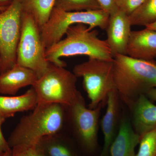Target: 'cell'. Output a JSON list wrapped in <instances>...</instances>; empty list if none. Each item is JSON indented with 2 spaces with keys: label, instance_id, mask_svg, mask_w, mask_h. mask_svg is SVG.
Returning <instances> with one entry per match:
<instances>
[{
  "label": "cell",
  "instance_id": "6da1fadb",
  "mask_svg": "<svg viewBox=\"0 0 156 156\" xmlns=\"http://www.w3.org/2000/svg\"><path fill=\"white\" fill-rule=\"evenodd\" d=\"M113 64L116 91L128 108L140 95L156 88V62L154 60L118 54L114 56Z\"/></svg>",
  "mask_w": 156,
  "mask_h": 156
},
{
  "label": "cell",
  "instance_id": "7a4b0ae2",
  "mask_svg": "<svg viewBox=\"0 0 156 156\" xmlns=\"http://www.w3.org/2000/svg\"><path fill=\"white\" fill-rule=\"evenodd\" d=\"M97 30H90L85 24L71 26L66 31L65 38L46 49V59L50 63L64 67L66 64L60 59L61 57L82 55L113 61L114 56L107 42L99 38Z\"/></svg>",
  "mask_w": 156,
  "mask_h": 156
},
{
  "label": "cell",
  "instance_id": "3957f363",
  "mask_svg": "<svg viewBox=\"0 0 156 156\" xmlns=\"http://www.w3.org/2000/svg\"><path fill=\"white\" fill-rule=\"evenodd\" d=\"M29 115L21 118L8 140L10 147L37 145L44 136L60 133L66 121V107L38 103Z\"/></svg>",
  "mask_w": 156,
  "mask_h": 156
},
{
  "label": "cell",
  "instance_id": "277c9868",
  "mask_svg": "<svg viewBox=\"0 0 156 156\" xmlns=\"http://www.w3.org/2000/svg\"><path fill=\"white\" fill-rule=\"evenodd\" d=\"M110 14L102 10L65 11L54 8L47 23L41 29V36L45 48L59 41L68 29L78 23L88 25L90 30L95 27L106 30Z\"/></svg>",
  "mask_w": 156,
  "mask_h": 156
},
{
  "label": "cell",
  "instance_id": "5b68a950",
  "mask_svg": "<svg viewBox=\"0 0 156 156\" xmlns=\"http://www.w3.org/2000/svg\"><path fill=\"white\" fill-rule=\"evenodd\" d=\"M77 77L65 67L50 63L45 73L36 81L32 88L38 103L70 105L80 91L76 88Z\"/></svg>",
  "mask_w": 156,
  "mask_h": 156
},
{
  "label": "cell",
  "instance_id": "8992f818",
  "mask_svg": "<svg viewBox=\"0 0 156 156\" xmlns=\"http://www.w3.org/2000/svg\"><path fill=\"white\" fill-rule=\"evenodd\" d=\"M113 61L89 58L73 68V72L76 76L83 78V87L90 101L89 108L103 106L106 104L108 94L116 91Z\"/></svg>",
  "mask_w": 156,
  "mask_h": 156
},
{
  "label": "cell",
  "instance_id": "52a82bcc",
  "mask_svg": "<svg viewBox=\"0 0 156 156\" xmlns=\"http://www.w3.org/2000/svg\"><path fill=\"white\" fill-rule=\"evenodd\" d=\"M103 107L87 108L80 92L72 103L66 107V120L69 121L78 144L86 154L93 153L98 147V122Z\"/></svg>",
  "mask_w": 156,
  "mask_h": 156
},
{
  "label": "cell",
  "instance_id": "ba28073f",
  "mask_svg": "<svg viewBox=\"0 0 156 156\" xmlns=\"http://www.w3.org/2000/svg\"><path fill=\"white\" fill-rule=\"evenodd\" d=\"M46 50L39 26L30 15L23 12L16 63L33 71L40 78L47 71L50 63L45 57Z\"/></svg>",
  "mask_w": 156,
  "mask_h": 156
},
{
  "label": "cell",
  "instance_id": "9c48e42d",
  "mask_svg": "<svg viewBox=\"0 0 156 156\" xmlns=\"http://www.w3.org/2000/svg\"><path fill=\"white\" fill-rule=\"evenodd\" d=\"M23 12L21 0H13L5 10L0 12V74L16 64Z\"/></svg>",
  "mask_w": 156,
  "mask_h": 156
},
{
  "label": "cell",
  "instance_id": "30bf717a",
  "mask_svg": "<svg viewBox=\"0 0 156 156\" xmlns=\"http://www.w3.org/2000/svg\"><path fill=\"white\" fill-rule=\"evenodd\" d=\"M129 16L117 9L110 14L106 29V41L113 56L127 55V47L131 33Z\"/></svg>",
  "mask_w": 156,
  "mask_h": 156
},
{
  "label": "cell",
  "instance_id": "8fae6325",
  "mask_svg": "<svg viewBox=\"0 0 156 156\" xmlns=\"http://www.w3.org/2000/svg\"><path fill=\"white\" fill-rule=\"evenodd\" d=\"M120 98L116 91L108 94L105 114L101 121L104 144L99 156H109L110 150L116 136L121 121Z\"/></svg>",
  "mask_w": 156,
  "mask_h": 156
},
{
  "label": "cell",
  "instance_id": "7c38bea8",
  "mask_svg": "<svg viewBox=\"0 0 156 156\" xmlns=\"http://www.w3.org/2000/svg\"><path fill=\"white\" fill-rule=\"evenodd\" d=\"M131 112V125L140 136L156 127V105L145 94H142L129 108Z\"/></svg>",
  "mask_w": 156,
  "mask_h": 156
},
{
  "label": "cell",
  "instance_id": "4fadbf2b",
  "mask_svg": "<svg viewBox=\"0 0 156 156\" xmlns=\"http://www.w3.org/2000/svg\"><path fill=\"white\" fill-rule=\"evenodd\" d=\"M126 53L136 59L154 60L156 58V31L147 27L131 31Z\"/></svg>",
  "mask_w": 156,
  "mask_h": 156
},
{
  "label": "cell",
  "instance_id": "5bb4252c",
  "mask_svg": "<svg viewBox=\"0 0 156 156\" xmlns=\"http://www.w3.org/2000/svg\"><path fill=\"white\" fill-rule=\"evenodd\" d=\"M38 79L33 71L16 63L11 69L0 74V94L15 95L21 88L32 87Z\"/></svg>",
  "mask_w": 156,
  "mask_h": 156
},
{
  "label": "cell",
  "instance_id": "9a60e30c",
  "mask_svg": "<svg viewBox=\"0 0 156 156\" xmlns=\"http://www.w3.org/2000/svg\"><path fill=\"white\" fill-rule=\"evenodd\" d=\"M140 136L133 129L130 119L121 118L119 131L110 150L111 156H136L135 150Z\"/></svg>",
  "mask_w": 156,
  "mask_h": 156
},
{
  "label": "cell",
  "instance_id": "2e32d148",
  "mask_svg": "<svg viewBox=\"0 0 156 156\" xmlns=\"http://www.w3.org/2000/svg\"><path fill=\"white\" fill-rule=\"evenodd\" d=\"M37 104V97L32 87L18 96L0 95V115L7 119L16 113L33 110Z\"/></svg>",
  "mask_w": 156,
  "mask_h": 156
},
{
  "label": "cell",
  "instance_id": "e0dca14e",
  "mask_svg": "<svg viewBox=\"0 0 156 156\" xmlns=\"http://www.w3.org/2000/svg\"><path fill=\"white\" fill-rule=\"evenodd\" d=\"M37 145L45 156H80L74 144L60 133L44 136Z\"/></svg>",
  "mask_w": 156,
  "mask_h": 156
},
{
  "label": "cell",
  "instance_id": "ac0fdd59",
  "mask_svg": "<svg viewBox=\"0 0 156 156\" xmlns=\"http://www.w3.org/2000/svg\"><path fill=\"white\" fill-rule=\"evenodd\" d=\"M23 12L30 15L42 28L50 18L55 0H21Z\"/></svg>",
  "mask_w": 156,
  "mask_h": 156
},
{
  "label": "cell",
  "instance_id": "d6986e66",
  "mask_svg": "<svg viewBox=\"0 0 156 156\" xmlns=\"http://www.w3.org/2000/svg\"><path fill=\"white\" fill-rule=\"evenodd\" d=\"M131 26H146L156 21V0H144L139 8L129 15Z\"/></svg>",
  "mask_w": 156,
  "mask_h": 156
},
{
  "label": "cell",
  "instance_id": "ffe728a7",
  "mask_svg": "<svg viewBox=\"0 0 156 156\" xmlns=\"http://www.w3.org/2000/svg\"><path fill=\"white\" fill-rule=\"evenodd\" d=\"M54 8L65 11H88L101 9L97 0H55Z\"/></svg>",
  "mask_w": 156,
  "mask_h": 156
},
{
  "label": "cell",
  "instance_id": "44dd1931",
  "mask_svg": "<svg viewBox=\"0 0 156 156\" xmlns=\"http://www.w3.org/2000/svg\"><path fill=\"white\" fill-rule=\"evenodd\" d=\"M136 156H156V127L140 136Z\"/></svg>",
  "mask_w": 156,
  "mask_h": 156
},
{
  "label": "cell",
  "instance_id": "7402d4cb",
  "mask_svg": "<svg viewBox=\"0 0 156 156\" xmlns=\"http://www.w3.org/2000/svg\"><path fill=\"white\" fill-rule=\"evenodd\" d=\"M12 156H45L38 145H19L11 148Z\"/></svg>",
  "mask_w": 156,
  "mask_h": 156
},
{
  "label": "cell",
  "instance_id": "603a6c76",
  "mask_svg": "<svg viewBox=\"0 0 156 156\" xmlns=\"http://www.w3.org/2000/svg\"><path fill=\"white\" fill-rule=\"evenodd\" d=\"M144 0H117L118 9L125 12L128 16L142 5Z\"/></svg>",
  "mask_w": 156,
  "mask_h": 156
},
{
  "label": "cell",
  "instance_id": "cb8c5ba5",
  "mask_svg": "<svg viewBox=\"0 0 156 156\" xmlns=\"http://www.w3.org/2000/svg\"><path fill=\"white\" fill-rule=\"evenodd\" d=\"M97 1L101 9L108 12L109 14L118 9L117 0H97Z\"/></svg>",
  "mask_w": 156,
  "mask_h": 156
},
{
  "label": "cell",
  "instance_id": "d4e9b609",
  "mask_svg": "<svg viewBox=\"0 0 156 156\" xmlns=\"http://www.w3.org/2000/svg\"><path fill=\"white\" fill-rule=\"evenodd\" d=\"M6 119L0 115V153L5 152L11 149L9 146L8 140L4 137L2 131V126Z\"/></svg>",
  "mask_w": 156,
  "mask_h": 156
},
{
  "label": "cell",
  "instance_id": "484cf974",
  "mask_svg": "<svg viewBox=\"0 0 156 156\" xmlns=\"http://www.w3.org/2000/svg\"><path fill=\"white\" fill-rule=\"evenodd\" d=\"M13 1V0H0V11L5 10Z\"/></svg>",
  "mask_w": 156,
  "mask_h": 156
},
{
  "label": "cell",
  "instance_id": "4316f807",
  "mask_svg": "<svg viewBox=\"0 0 156 156\" xmlns=\"http://www.w3.org/2000/svg\"><path fill=\"white\" fill-rule=\"evenodd\" d=\"M146 95L150 99L156 101V88H152L149 90Z\"/></svg>",
  "mask_w": 156,
  "mask_h": 156
},
{
  "label": "cell",
  "instance_id": "83f0119b",
  "mask_svg": "<svg viewBox=\"0 0 156 156\" xmlns=\"http://www.w3.org/2000/svg\"><path fill=\"white\" fill-rule=\"evenodd\" d=\"M145 27L156 31V21L146 26Z\"/></svg>",
  "mask_w": 156,
  "mask_h": 156
},
{
  "label": "cell",
  "instance_id": "f1b7e54d",
  "mask_svg": "<svg viewBox=\"0 0 156 156\" xmlns=\"http://www.w3.org/2000/svg\"><path fill=\"white\" fill-rule=\"evenodd\" d=\"M0 156H12V149L5 152L0 153Z\"/></svg>",
  "mask_w": 156,
  "mask_h": 156
}]
</instances>
